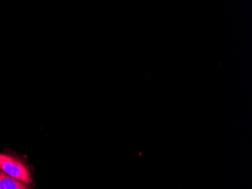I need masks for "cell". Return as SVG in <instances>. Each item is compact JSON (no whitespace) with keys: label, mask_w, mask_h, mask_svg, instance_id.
<instances>
[{"label":"cell","mask_w":252,"mask_h":189,"mask_svg":"<svg viewBox=\"0 0 252 189\" xmlns=\"http://www.w3.org/2000/svg\"><path fill=\"white\" fill-rule=\"evenodd\" d=\"M0 170L26 185L32 183L31 173L26 164L12 156L0 153Z\"/></svg>","instance_id":"obj_1"},{"label":"cell","mask_w":252,"mask_h":189,"mask_svg":"<svg viewBox=\"0 0 252 189\" xmlns=\"http://www.w3.org/2000/svg\"><path fill=\"white\" fill-rule=\"evenodd\" d=\"M0 189H29L26 184L0 170Z\"/></svg>","instance_id":"obj_2"}]
</instances>
